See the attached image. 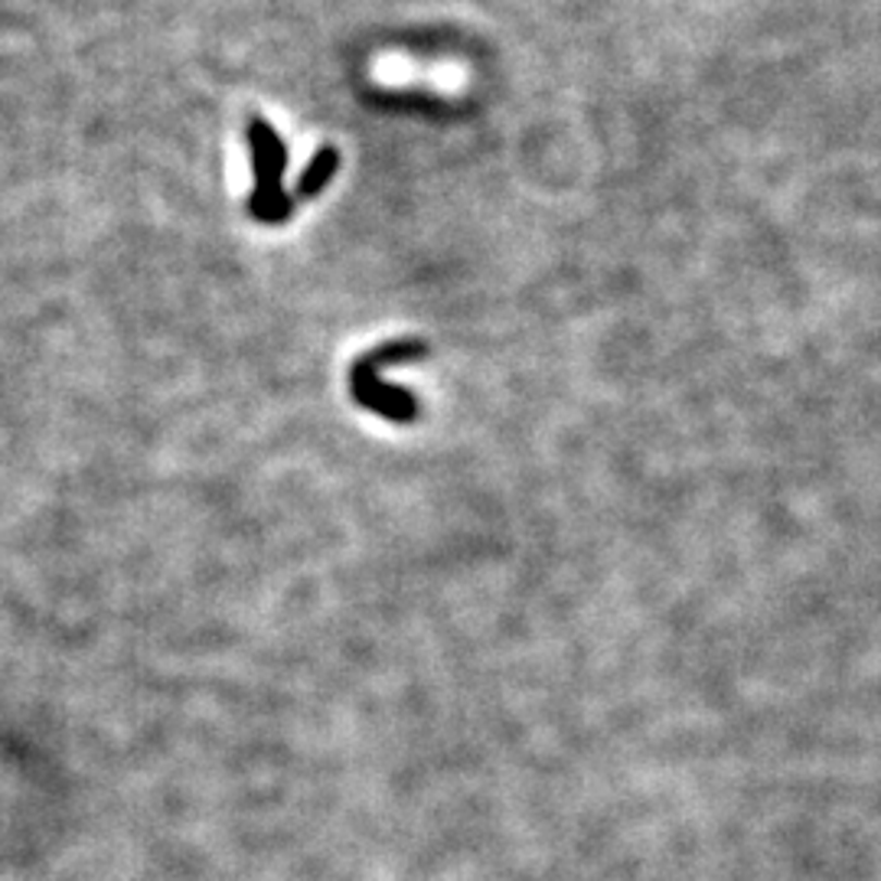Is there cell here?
Returning a JSON list of instances; mask_svg holds the SVG:
<instances>
[{
	"mask_svg": "<svg viewBox=\"0 0 881 881\" xmlns=\"http://www.w3.org/2000/svg\"><path fill=\"white\" fill-rule=\"evenodd\" d=\"M425 356H428V346L421 340H392L369 350L350 369V395L356 399V405H363L366 412L392 425H412L418 418L415 392L402 386H389L379 372L386 363H408V359H425Z\"/></svg>",
	"mask_w": 881,
	"mask_h": 881,
	"instance_id": "cell-1",
	"label": "cell"
},
{
	"mask_svg": "<svg viewBox=\"0 0 881 881\" xmlns=\"http://www.w3.org/2000/svg\"><path fill=\"white\" fill-rule=\"evenodd\" d=\"M248 144H252V167H255V189L248 196V212L252 219L265 225H278L291 219L294 212V196L284 193L281 176L287 170V150L278 131L265 118H248Z\"/></svg>",
	"mask_w": 881,
	"mask_h": 881,
	"instance_id": "cell-2",
	"label": "cell"
},
{
	"mask_svg": "<svg viewBox=\"0 0 881 881\" xmlns=\"http://www.w3.org/2000/svg\"><path fill=\"white\" fill-rule=\"evenodd\" d=\"M337 167H340V154H337V147H320L314 157H310V163L301 170V176H297V193H294V203H301V199H314L320 189H327V183L333 180V173H337Z\"/></svg>",
	"mask_w": 881,
	"mask_h": 881,
	"instance_id": "cell-3",
	"label": "cell"
}]
</instances>
